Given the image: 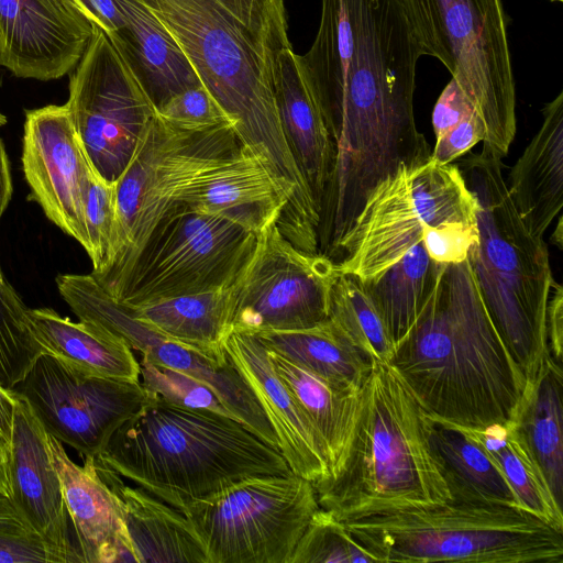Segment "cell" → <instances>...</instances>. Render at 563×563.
<instances>
[{
	"mask_svg": "<svg viewBox=\"0 0 563 563\" xmlns=\"http://www.w3.org/2000/svg\"><path fill=\"white\" fill-rule=\"evenodd\" d=\"M47 445L59 476L66 508L82 562H134L114 497L100 478L95 457L79 466L63 443L47 433Z\"/></svg>",
	"mask_w": 563,
	"mask_h": 563,
	"instance_id": "21",
	"label": "cell"
},
{
	"mask_svg": "<svg viewBox=\"0 0 563 563\" xmlns=\"http://www.w3.org/2000/svg\"><path fill=\"white\" fill-rule=\"evenodd\" d=\"M563 372L549 356L526 383L514 417L556 505L563 501Z\"/></svg>",
	"mask_w": 563,
	"mask_h": 563,
	"instance_id": "29",
	"label": "cell"
},
{
	"mask_svg": "<svg viewBox=\"0 0 563 563\" xmlns=\"http://www.w3.org/2000/svg\"><path fill=\"white\" fill-rule=\"evenodd\" d=\"M429 440L454 500L520 505L495 461L464 427L424 410Z\"/></svg>",
	"mask_w": 563,
	"mask_h": 563,
	"instance_id": "31",
	"label": "cell"
},
{
	"mask_svg": "<svg viewBox=\"0 0 563 563\" xmlns=\"http://www.w3.org/2000/svg\"><path fill=\"white\" fill-rule=\"evenodd\" d=\"M67 106L96 172L117 181L132 159L156 108L114 48L95 25L69 80Z\"/></svg>",
	"mask_w": 563,
	"mask_h": 563,
	"instance_id": "14",
	"label": "cell"
},
{
	"mask_svg": "<svg viewBox=\"0 0 563 563\" xmlns=\"http://www.w3.org/2000/svg\"><path fill=\"white\" fill-rule=\"evenodd\" d=\"M0 493L10 497L8 475V442L0 433Z\"/></svg>",
	"mask_w": 563,
	"mask_h": 563,
	"instance_id": "47",
	"label": "cell"
},
{
	"mask_svg": "<svg viewBox=\"0 0 563 563\" xmlns=\"http://www.w3.org/2000/svg\"><path fill=\"white\" fill-rule=\"evenodd\" d=\"M22 168L31 198L56 227L86 249L85 206L95 168L67 103L25 112Z\"/></svg>",
	"mask_w": 563,
	"mask_h": 563,
	"instance_id": "17",
	"label": "cell"
},
{
	"mask_svg": "<svg viewBox=\"0 0 563 563\" xmlns=\"http://www.w3.org/2000/svg\"><path fill=\"white\" fill-rule=\"evenodd\" d=\"M166 123L187 131H203L234 124L211 92L201 84L186 89L156 109Z\"/></svg>",
	"mask_w": 563,
	"mask_h": 563,
	"instance_id": "40",
	"label": "cell"
},
{
	"mask_svg": "<svg viewBox=\"0 0 563 563\" xmlns=\"http://www.w3.org/2000/svg\"><path fill=\"white\" fill-rule=\"evenodd\" d=\"M139 364L140 382L147 394L173 406L211 410L236 418L206 383L181 371L155 364L142 356Z\"/></svg>",
	"mask_w": 563,
	"mask_h": 563,
	"instance_id": "38",
	"label": "cell"
},
{
	"mask_svg": "<svg viewBox=\"0 0 563 563\" xmlns=\"http://www.w3.org/2000/svg\"><path fill=\"white\" fill-rule=\"evenodd\" d=\"M85 220L88 243L85 249L92 263L91 274L104 267L111 253L117 227L115 181L93 170L86 198Z\"/></svg>",
	"mask_w": 563,
	"mask_h": 563,
	"instance_id": "39",
	"label": "cell"
},
{
	"mask_svg": "<svg viewBox=\"0 0 563 563\" xmlns=\"http://www.w3.org/2000/svg\"><path fill=\"white\" fill-rule=\"evenodd\" d=\"M48 434L97 457L147 394L141 382L86 375L43 353L13 389Z\"/></svg>",
	"mask_w": 563,
	"mask_h": 563,
	"instance_id": "15",
	"label": "cell"
},
{
	"mask_svg": "<svg viewBox=\"0 0 563 563\" xmlns=\"http://www.w3.org/2000/svg\"><path fill=\"white\" fill-rule=\"evenodd\" d=\"M172 35L287 198L283 219L305 225L318 208L284 135L274 96L278 56L291 47L284 0H134Z\"/></svg>",
	"mask_w": 563,
	"mask_h": 563,
	"instance_id": "2",
	"label": "cell"
},
{
	"mask_svg": "<svg viewBox=\"0 0 563 563\" xmlns=\"http://www.w3.org/2000/svg\"><path fill=\"white\" fill-rule=\"evenodd\" d=\"M256 238L230 220L176 202L156 222L111 296L133 307L230 287L250 261Z\"/></svg>",
	"mask_w": 563,
	"mask_h": 563,
	"instance_id": "11",
	"label": "cell"
},
{
	"mask_svg": "<svg viewBox=\"0 0 563 563\" xmlns=\"http://www.w3.org/2000/svg\"><path fill=\"white\" fill-rule=\"evenodd\" d=\"M123 24L106 34L157 109L199 86L197 73L166 29L134 0H117Z\"/></svg>",
	"mask_w": 563,
	"mask_h": 563,
	"instance_id": "26",
	"label": "cell"
},
{
	"mask_svg": "<svg viewBox=\"0 0 563 563\" xmlns=\"http://www.w3.org/2000/svg\"><path fill=\"white\" fill-rule=\"evenodd\" d=\"M422 55L440 60L464 93L483 135L503 159L517 130L516 84L503 0H404Z\"/></svg>",
	"mask_w": 563,
	"mask_h": 563,
	"instance_id": "8",
	"label": "cell"
},
{
	"mask_svg": "<svg viewBox=\"0 0 563 563\" xmlns=\"http://www.w3.org/2000/svg\"><path fill=\"white\" fill-rule=\"evenodd\" d=\"M389 364L428 413L464 428L511 422L526 388L486 309L470 256L444 265Z\"/></svg>",
	"mask_w": 563,
	"mask_h": 563,
	"instance_id": "3",
	"label": "cell"
},
{
	"mask_svg": "<svg viewBox=\"0 0 563 563\" xmlns=\"http://www.w3.org/2000/svg\"><path fill=\"white\" fill-rule=\"evenodd\" d=\"M93 29L74 0H0V65L20 78L57 79L78 65Z\"/></svg>",
	"mask_w": 563,
	"mask_h": 563,
	"instance_id": "18",
	"label": "cell"
},
{
	"mask_svg": "<svg viewBox=\"0 0 563 563\" xmlns=\"http://www.w3.org/2000/svg\"><path fill=\"white\" fill-rule=\"evenodd\" d=\"M542 123L506 180L526 228L543 238L563 207V91L541 110Z\"/></svg>",
	"mask_w": 563,
	"mask_h": 563,
	"instance_id": "25",
	"label": "cell"
},
{
	"mask_svg": "<svg viewBox=\"0 0 563 563\" xmlns=\"http://www.w3.org/2000/svg\"><path fill=\"white\" fill-rule=\"evenodd\" d=\"M377 563L329 510L319 508L300 537L289 563Z\"/></svg>",
	"mask_w": 563,
	"mask_h": 563,
	"instance_id": "37",
	"label": "cell"
},
{
	"mask_svg": "<svg viewBox=\"0 0 563 563\" xmlns=\"http://www.w3.org/2000/svg\"><path fill=\"white\" fill-rule=\"evenodd\" d=\"M272 364L323 440L332 477L351 443L361 389L331 383L269 351Z\"/></svg>",
	"mask_w": 563,
	"mask_h": 563,
	"instance_id": "30",
	"label": "cell"
},
{
	"mask_svg": "<svg viewBox=\"0 0 563 563\" xmlns=\"http://www.w3.org/2000/svg\"><path fill=\"white\" fill-rule=\"evenodd\" d=\"M0 529L4 530H29L18 509L10 497L0 493Z\"/></svg>",
	"mask_w": 563,
	"mask_h": 563,
	"instance_id": "46",
	"label": "cell"
},
{
	"mask_svg": "<svg viewBox=\"0 0 563 563\" xmlns=\"http://www.w3.org/2000/svg\"><path fill=\"white\" fill-rule=\"evenodd\" d=\"M444 265L430 258L421 241L377 278L362 283L384 321L394 350L427 306Z\"/></svg>",
	"mask_w": 563,
	"mask_h": 563,
	"instance_id": "33",
	"label": "cell"
},
{
	"mask_svg": "<svg viewBox=\"0 0 563 563\" xmlns=\"http://www.w3.org/2000/svg\"><path fill=\"white\" fill-rule=\"evenodd\" d=\"M100 478L112 493L136 563H209L203 543L190 521L176 508L122 476L96 457Z\"/></svg>",
	"mask_w": 563,
	"mask_h": 563,
	"instance_id": "22",
	"label": "cell"
},
{
	"mask_svg": "<svg viewBox=\"0 0 563 563\" xmlns=\"http://www.w3.org/2000/svg\"><path fill=\"white\" fill-rule=\"evenodd\" d=\"M319 508L313 484L290 473L249 478L180 512L209 563H289Z\"/></svg>",
	"mask_w": 563,
	"mask_h": 563,
	"instance_id": "12",
	"label": "cell"
},
{
	"mask_svg": "<svg viewBox=\"0 0 563 563\" xmlns=\"http://www.w3.org/2000/svg\"><path fill=\"white\" fill-rule=\"evenodd\" d=\"M16 396L8 445L10 498L29 528L47 544L60 563L82 562L71 541L70 518L49 454L47 432L29 404Z\"/></svg>",
	"mask_w": 563,
	"mask_h": 563,
	"instance_id": "19",
	"label": "cell"
},
{
	"mask_svg": "<svg viewBox=\"0 0 563 563\" xmlns=\"http://www.w3.org/2000/svg\"><path fill=\"white\" fill-rule=\"evenodd\" d=\"M466 430L495 461L520 505L563 531V509L554 501L515 422Z\"/></svg>",
	"mask_w": 563,
	"mask_h": 563,
	"instance_id": "34",
	"label": "cell"
},
{
	"mask_svg": "<svg viewBox=\"0 0 563 563\" xmlns=\"http://www.w3.org/2000/svg\"><path fill=\"white\" fill-rule=\"evenodd\" d=\"M0 277H3L2 271L0 269Z\"/></svg>",
	"mask_w": 563,
	"mask_h": 563,
	"instance_id": "50",
	"label": "cell"
},
{
	"mask_svg": "<svg viewBox=\"0 0 563 563\" xmlns=\"http://www.w3.org/2000/svg\"><path fill=\"white\" fill-rule=\"evenodd\" d=\"M274 96L284 135L320 213L332 175L334 144L291 47L278 56Z\"/></svg>",
	"mask_w": 563,
	"mask_h": 563,
	"instance_id": "24",
	"label": "cell"
},
{
	"mask_svg": "<svg viewBox=\"0 0 563 563\" xmlns=\"http://www.w3.org/2000/svg\"><path fill=\"white\" fill-rule=\"evenodd\" d=\"M335 263L297 249L277 222L257 234L253 254L231 285V328L256 334L301 330L329 319Z\"/></svg>",
	"mask_w": 563,
	"mask_h": 563,
	"instance_id": "13",
	"label": "cell"
},
{
	"mask_svg": "<svg viewBox=\"0 0 563 563\" xmlns=\"http://www.w3.org/2000/svg\"><path fill=\"white\" fill-rule=\"evenodd\" d=\"M128 308L163 336L214 360H227L223 343L232 330L231 286Z\"/></svg>",
	"mask_w": 563,
	"mask_h": 563,
	"instance_id": "28",
	"label": "cell"
},
{
	"mask_svg": "<svg viewBox=\"0 0 563 563\" xmlns=\"http://www.w3.org/2000/svg\"><path fill=\"white\" fill-rule=\"evenodd\" d=\"M179 202L258 234L278 222L287 198L262 162L242 146L232 159L187 190Z\"/></svg>",
	"mask_w": 563,
	"mask_h": 563,
	"instance_id": "23",
	"label": "cell"
},
{
	"mask_svg": "<svg viewBox=\"0 0 563 563\" xmlns=\"http://www.w3.org/2000/svg\"><path fill=\"white\" fill-rule=\"evenodd\" d=\"M56 285L79 320L102 325L155 364L206 383L241 422L278 449L276 434L260 402L228 355L227 360L218 361L163 336L137 320L91 274H62L56 277Z\"/></svg>",
	"mask_w": 563,
	"mask_h": 563,
	"instance_id": "16",
	"label": "cell"
},
{
	"mask_svg": "<svg viewBox=\"0 0 563 563\" xmlns=\"http://www.w3.org/2000/svg\"><path fill=\"white\" fill-rule=\"evenodd\" d=\"M342 522L377 562H563V531L519 505L452 499Z\"/></svg>",
	"mask_w": 563,
	"mask_h": 563,
	"instance_id": "7",
	"label": "cell"
},
{
	"mask_svg": "<svg viewBox=\"0 0 563 563\" xmlns=\"http://www.w3.org/2000/svg\"><path fill=\"white\" fill-rule=\"evenodd\" d=\"M477 242V223L448 222L426 225L422 230V244L430 258L439 264L464 262Z\"/></svg>",
	"mask_w": 563,
	"mask_h": 563,
	"instance_id": "41",
	"label": "cell"
},
{
	"mask_svg": "<svg viewBox=\"0 0 563 563\" xmlns=\"http://www.w3.org/2000/svg\"><path fill=\"white\" fill-rule=\"evenodd\" d=\"M18 396L15 391L0 387V433L9 445Z\"/></svg>",
	"mask_w": 563,
	"mask_h": 563,
	"instance_id": "44",
	"label": "cell"
},
{
	"mask_svg": "<svg viewBox=\"0 0 563 563\" xmlns=\"http://www.w3.org/2000/svg\"><path fill=\"white\" fill-rule=\"evenodd\" d=\"M12 178L9 157L2 140L0 139V221L12 197ZM1 269V266H0Z\"/></svg>",
	"mask_w": 563,
	"mask_h": 563,
	"instance_id": "45",
	"label": "cell"
},
{
	"mask_svg": "<svg viewBox=\"0 0 563 563\" xmlns=\"http://www.w3.org/2000/svg\"><path fill=\"white\" fill-rule=\"evenodd\" d=\"M223 349L254 393L292 473L313 485L330 478L323 440L276 373L264 344L254 334L231 330Z\"/></svg>",
	"mask_w": 563,
	"mask_h": 563,
	"instance_id": "20",
	"label": "cell"
},
{
	"mask_svg": "<svg viewBox=\"0 0 563 563\" xmlns=\"http://www.w3.org/2000/svg\"><path fill=\"white\" fill-rule=\"evenodd\" d=\"M96 459L179 511L249 478L292 473L279 449L236 418L150 394Z\"/></svg>",
	"mask_w": 563,
	"mask_h": 563,
	"instance_id": "4",
	"label": "cell"
},
{
	"mask_svg": "<svg viewBox=\"0 0 563 563\" xmlns=\"http://www.w3.org/2000/svg\"><path fill=\"white\" fill-rule=\"evenodd\" d=\"M559 220H558V225H556V229L554 230V234L552 235L551 240L554 244L558 245V247L560 250H562V233H563V230H562V216L560 214L559 217Z\"/></svg>",
	"mask_w": 563,
	"mask_h": 563,
	"instance_id": "48",
	"label": "cell"
},
{
	"mask_svg": "<svg viewBox=\"0 0 563 563\" xmlns=\"http://www.w3.org/2000/svg\"><path fill=\"white\" fill-rule=\"evenodd\" d=\"M476 213V198L457 165L430 157L404 166L367 196L336 246V272L367 283L421 242L426 225L477 223Z\"/></svg>",
	"mask_w": 563,
	"mask_h": 563,
	"instance_id": "10",
	"label": "cell"
},
{
	"mask_svg": "<svg viewBox=\"0 0 563 563\" xmlns=\"http://www.w3.org/2000/svg\"><path fill=\"white\" fill-rule=\"evenodd\" d=\"M31 316L43 353L86 375L140 380V364L133 350L102 325L75 322L52 308L31 309Z\"/></svg>",
	"mask_w": 563,
	"mask_h": 563,
	"instance_id": "27",
	"label": "cell"
},
{
	"mask_svg": "<svg viewBox=\"0 0 563 563\" xmlns=\"http://www.w3.org/2000/svg\"><path fill=\"white\" fill-rule=\"evenodd\" d=\"M254 335L267 350L338 385L362 389L374 366L330 319L307 329Z\"/></svg>",
	"mask_w": 563,
	"mask_h": 563,
	"instance_id": "32",
	"label": "cell"
},
{
	"mask_svg": "<svg viewBox=\"0 0 563 563\" xmlns=\"http://www.w3.org/2000/svg\"><path fill=\"white\" fill-rule=\"evenodd\" d=\"M551 2H562L563 0H549Z\"/></svg>",
	"mask_w": 563,
	"mask_h": 563,
	"instance_id": "49",
	"label": "cell"
},
{
	"mask_svg": "<svg viewBox=\"0 0 563 563\" xmlns=\"http://www.w3.org/2000/svg\"><path fill=\"white\" fill-rule=\"evenodd\" d=\"M60 563L55 553L33 531L0 529V563Z\"/></svg>",
	"mask_w": 563,
	"mask_h": 563,
	"instance_id": "42",
	"label": "cell"
},
{
	"mask_svg": "<svg viewBox=\"0 0 563 563\" xmlns=\"http://www.w3.org/2000/svg\"><path fill=\"white\" fill-rule=\"evenodd\" d=\"M313 486L319 506L340 521L453 499L428 437L424 409L389 363H374L361 389L341 467Z\"/></svg>",
	"mask_w": 563,
	"mask_h": 563,
	"instance_id": "5",
	"label": "cell"
},
{
	"mask_svg": "<svg viewBox=\"0 0 563 563\" xmlns=\"http://www.w3.org/2000/svg\"><path fill=\"white\" fill-rule=\"evenodd\" d=\"M42 354L31 309L0 277V387L14 389Z\"/></svg>",
	"mask_w": 563,
	"mask_h": 563,
	"instance_id": "36",
	"label": "cell"
},
{
	"mask_svg": "<svg viewBox=\"0 0 563 563\" xmlns=\"http://www.w3.org/2000/svg\"><path fill=\"white\" fill-rule=\"evenodd\" d=\"M501 161L483 151L462 161L477 202L478 242L468 256L486 309L527 383L550 356L547 308L554 278L543 238L526 228L509 196Z\"/></svg>",
	"mask_w": 563,
	"mask_h": 563,
	"instance_id": "6",
	"label": "cell"
},
{
	"mask_svg": "<svg viewBox=\"0 0 563 563\" xmlns=\"http://www.w3.org/2000/svg\"><path fill=\"white\" fill-rule=\"evenodd\" d=\"M330 321L374 363H389L394 344L362 283L338 273L330 292Z\"/></svg>",
	"mask_w": 563,
	"mask_h": 563,
	"instance_id": "35",
	"label": "cell"
},
{
	"mask_svg": "<svg viewBox=\"0 0 563 563\" xmlns=\"http://www.w3.org/2000/svg\"><path fill=\"white\" fill-rule=\"evenodd\" d=\"M421 56L404 0H322L297 60L334 144L323 209L335 223L351 224L380 181L431 157L413 108Z\"/></svg>",
	"mask_w": 563,
	"mask_h": 563,
	"instance_id": "1",
	"label": "cell"
},
{
	"mask_svg": "<svg viewBox=\"0 0 563 563\" xmlns=\"http://www.w3.org/2000/svg\"><path fill=\"white\" fill-rule=\"evenodd\" d=\"M547 336L551 358L562 366L563 345V289L555 279L552 282L547 308Z\"/></svg>",
	"mask_w": 563,
	"mask_h": 563,
	"instance_id": "43",
	"label": "cell"
},
{
	"mask_svg": "<svg viewBox=\"0 0 563 563\" xmlns=\"http://www.w3.org/2000/svg\"><path fill=\"white\" fill-rule=\"evenodd\" d=\"M242 146L232 125L187 131L155 114L115 181L117 227L111 253L101 272L91 274L110 295L163 214Z\"/></svg>",
	"mask_w": 563,
	"mask_h": 563,
	"instance_id": "9",
	"label": "cell"
}]
</instances>
